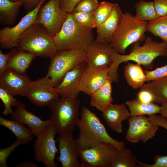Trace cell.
<instances>
[{"label": "cell", "instance_id": "d4e9b609", "mask_svg": "<svg viewBox=\"0 0 167 167\" xmlns=\"http://www.w3.org/2000/svg\"><path fill=\"white\" fill-rule=\"evenodd\" d=\"M124 75L127 84L134 89L140 88L146 81V75L141 65L129 63L124 67Z\"/></svg>", "mask_w": 167, "mask_h": 167}, {"label": "cell", "instance_id": "7dc6e473", "mask_svg": "<svg viewBox=\"0 0 167 167\" xmlns=\"http://www.w3.org/2000/svg\"><path fill=\"white\" fill-rule=\"evenodd\" d=\"M10 0L14 2H17L22 1V0Z\"/></svg>", "mask_w": 167, "mask_h": 167}, {"label": "cell", "instance_id": "4fadbf2b", "mask_svg": "<svg viewBox=\"0 0 167 167\" xmlns=\"http://www.w3.org/2000/svg\"><path fill=\"white\" fill-rule=\"evenodd\" d=\"M26 96L33 104L41 107L48 106L51 101L59 96L52 81L46 75L32 81Z\"/></svg>", "mask_w": 167, "mask_h": 167}, {"label": "cell", "instance_id": "60d3db41", "mask_svg": "<svg viewBox=\"0 0 167 167\" xmlns=\"http://www.w3.org/2000/svg\"><path fill=\"white\" fill-rule=\"evenodd\" d=\"M137 98L144 103L155 102V98L153 95L150 92L146 90H140L137 94Z\"/></svg>", "mask_w": 167, "mask_h": 167}, {"label": "cell", "instance_id": "2e32d148", "mask_svg": "<svg viewBox=\"0 0 167 167\" xmlns=\"http://www.w3.org/2000/svg\"><path fill=\"white\" fill-rule=\"evenodd\" d=\"M32 81L26 74H19L8 68L0 76V88L14 96H26Z\"/></svg>", "mask_w": 167, "mask_h": 167}, {"label": "cell", "instance_id": "7a4b0ae2", "mask_svg": "<svg viewBox=\"0 0 167 167\" xmlns=\"http://www.w3.org/2000/svg\"><path fill=\"white\" fill-rule=\"evenodd\" d=\"M80 116L76 124L79 128V133L76 140L80 150L102 143H111L119 150L125 148L124 141L111 137L99 118L85 106L82 108Z\"/></svg>", "mask_w": 167, "mask_h": 167}, {"label": "cell", "instance_id": "ba28073f", "mask_svg": "<svg viewBox=\"0 0 167 167\" xmlns=\"http://www.w3.org/2000/svg\"><path fill=\"white\" fill-rule=\"evenodd\" d=\"M69 14L61 9L59 0H49L40 8L35 23L43 25L53 38L61 29Z\"/></svg>", "mask_w": 167, "mask_h": 167}, {"label": "cell", "instance_id": "836d02e7", "mask_svg": "<svg viewBox=\"0 0 167 167\" xmlns=\"http://www.w3.org/2000/svg\"><path fill=\"white\" fill-rule=\"evenodd\" d=\"M71 14L73 19L80 24L92 29L96 27L92 12L85 13L73 11Z\"/></svg>", "mask_w": 167, "mask_h": 167}, {"label": "cell", "instance_id": "f6af8a7d", "mask_svg": "<svg viewBox=\"0 0 167 167\" xmlns=\"http://www.w3.org/2000/svg\"><path fill=\"white\" fill-rule=\"evenodd\" d=\"M16 167H37L38 165L35 163L30 161H26L17 164Z\"/></svg>", "mask_w": 167, "mask_h": 167}, {"label": "cell", "instance_id": "74e56055", "mask_svg": "<svg viewBox=\"0 0 167 167\" xmlns=\"http://www.w3.org/2000/svg\"><path fill=\"white\" fill-rule=\"evenodd\" d=\"M153 160L154 163L152 164L138 161L139 167H167V155H156L154 157Z\"/></svg>", "mask_w": 167, "mask_h": 167}, {"label": "cell", "instance_id": "5bb4252c", "mask_svg": "<svg viewBox=\"0 0 167 167\" xmlns=\"http://www.w3.org/2000/svg\"><path fill=\"white\" fill-rule=\"evenodd\" d=\"M59 155L57 159L62 167H81L79 161L80 148L72 132L59 134L57 138Z\"/></svg>", "mask_w": 167, "mask_h": 167}, {"label": "cell", "instance_id": "7402d4cb", "mask_svg": "<svg viewBox=\"0 0 167 167\" xmlns=\"http://www.w3.org/2000/svg\"><path fill=\"white\" fill-rule=\"evenodd\" d=\"M111 79L108 77L104 84L91 96L90 105L102 113L112 104Z\"/></svg>", "mask_w": 167, "mask_h": 167}, {"label": "cell", "instance_id": "277c9868", "mask_svg": "<svg viewBox=\"0 0 167 167\" xmlns=\"http://www.w3.org/2000/svg\"><path fill=\"white\" fill-rule=\"evenodd\" d=\"M92 29L77 22L69 14L61 29L53 38L58 50L84 49L95 40Z\"/></svg>", "mask_w": 167, "mask_h": 167}, {"label": "cell", "instance_id": "484cf974", "mask_svg": "<svg viewBox=\"0 0 167 167\" xmlns=\"http://www.w3.org/2000/svg\"><path fill=\"white\" fill-rule=\"evenodd\" d=\"M125 104L129 108L130 116L155 114L160 113L161 110V106L157 104L143 103L137 98L126 101Z\"/></svg>", "mask_w": 167, "mask_h": 167}, {"label": "cell", "instance_id": "5b68a950", "mask_svg": "<svg viewBox=\"0 0 167 167\" xmlns=\"http://www.w3.org/2000/svg\"><path fill=\"white\" fill-rule=\"evenodd\" d=\"M37 56L52 58L58 51L53 37L42 25L35 23L22 34L16 47Z\"/></svg>", "mask_w": 167, "mask_h": 167}, {"label": "cell", "instance_id": "9a60e30c", "mask_svg": "<svg viewBox=\"0 0 167 167\" xmlns=\"http://www.w3.org/2000/svg\"><path fill=\"white\" fill-rule=\"evenodd\" d=\"M109 68L88 65L84 68L80 79V92L90 96L105 83L108 75Z\"/></svg>", "mask_w": 167, "mask_h": 167}, {"label": "cell", "instance_id": "1f68e13d", "mask_svg": "<svg viewBox=\"0 0 167 167\" xmlns=\"http://www.w3.org/2000/svg\"><path fill=\"white\" fill-rule=\"evenodd\" d=\"M114 5L113 3L102 1L99 3L96 9L92 12L96 27L108 18L112 11Z\"/></svg>", "mask_w": 167, "mask_h": 167}, {"label": "cell", "instance_id": "83f0119b", "mask_svg": "<svg viewBox=\"0 0 167 167\" xmlns=\"http://www.w3.org/2000/svg\"><path fill=\"white\" fill-rule=\"evenodd\" d=\"M23 124L16 121L0 117V125L10 130L16 139L26 144L32 140L33 134L29 128L25 127Z\"/></svg>", "mask_w": 167, "mask_h": 167}, {"label": "cell", "instance_id": "52a82bcc", "mask_svg": "<svg viewBox=\"0 0 167 167\" xmlns=\"http://www.w3.org/2000/svg\"><path fill=\"white\" fill-rule=\"evenodd\" d=\"M84 63H86L84 49L58 50L50 59L46 75L50 78L55 86L67 72Z\"/></svg>", "mask_w": 167, "mask_h": 167}, {"label": "cell", "instance_id": "f1b7e54d", "mask_svg": "<svg viewBox=\"0 0 167 167\" xmlns=\"http://www.w3.org/2000/svg\"><path fill=\"white\" fill-rule=\"evenodd\" d=\"M136 19L140 21H154L159 17L153 2L140 0L135 5Z\"/></svg>", "mask_w": 167, "mask_h": 167}, {"label": "cell", "instance_id": "ab89813d", "mask_svg": "<svg viewBox=\"0 0 167 167\" xmlns=\"http://www.w3.org/2000/svg\"><path fill=\"white\" fill-rule=\"evenodd\" d=\"M153 2L159 17L167 15V0H153Z\"/></svg>", "mask_w": 167, "mask_h": 167}, {"label": "cell", "instance_id": "f35d334b", "mask_svg": "<svg viewBox=\"0 0 167 167\" xmlns=\"http://www.w3.org/2000/svg\"><path fill=\"white\" fill-rule=\"evenodd\" d=\"M82 0H59L61 9L69 14L73 11L75 6Z\"/></svg>", "mask_w": 167, "mask_h": 167}, {"label": "cell", "instance_id": "d6986e66", "mask_svg": "<svg viewBox=\"0 0 167 167\" xmlns=\"http://www.w3.org/2000/svg\"><path fill=\"white\" fill-rule=\"evenodd\" d=\"M15 107L11 114L12 120L27 125L36 136L47 126L52 125L50 119L42 120L34 113L27 110L25 105L19 101L18 100Z\"/></svg>", "mask_w": 167, "mask_h": 167}, {"label": "cell", "instance_id": "bcb514c9", "mask_svg": "<svg viewBox=\"0 0 167 167\" xmlns=\"http://www.w3.org/2000/svg\"><path fill=\"white\" fill-rule=\"evenodd\" d=\"M161 104V116L167 119V103L162 102Z\"/></svg>", "mask_w": 167, "mask_h": 167}, {"label": "cell", "instance_id": "ee69618b", "mask_svg": "<svg viewBox=\"0 0 167 167\" xmlns=\"http://www.w3.org/2000/svg\"><path fill=\"white\" fill-rule=\"evenodd\" d=\"M41 0H22L23 6L28 11L34 9Z\"/></svg>", "mask_w": 167, "mask_h": 167}, {"label": "cell", "instance_id": "4316f807", "mask_svg": "<svg viewBox=\"0 0 167 167\" xmlns=\"http://www.w3.org/2000/svg\"><path fill=\"white\" fill-rule=\"evenodd\" d=\"M142 90L151 92L155 97V102L167 103V75L144 84L140 89Z\"/></svg>", "mask_w": 167, "mask_h": 167}, {"label": "cell", "instance_id": "7bdbcfd3", "mask_svg": "<svg viewBox=\"0 0 167 167\" xmlns=\"http://www.w3.org/2000/svg\"><path fill=\"white\" fill-rule=\"evenodd\" d=\"M11 50L7 54L3 53L0 50V76L7 69V64L11 54Z\"/></svg>", "mask_w": 167, "mask_h": 167}, {"label": "cell", "instance_id": "7c38bea8", "mask_svg": "<svg viewBox=\"0 0 167 167\" xmlns=\"http://www.w3.org/2000/svg\"><path fill=\"white\" fill-rule=\"evenodd\" d=\"M129 127L126 139L133 143L142 141L146 143L153 138L158 126L152 123L145 115L130 116L128 119Z\"/></svg>", "mask_w": 167, "mask_h": 167}, {"label": "cell", "instance_id": "30bf717a", "mask_svg": "<svg viewBox=\"0 0 167 167\" xmlns=\"http://www.w3.org/2000/svg\"><path fill=\"white\" fill-rule=\"evenodd\" d=\"M119 151L113 144L102 143L88 149L80 150L81 167H110Z\"/></svg>", "mask_w": 167, "mask_h": 167}, {"label": "cell", "instance_id": "cb8c5ba5", "mask_svg": "<svg viewBox=\"0 0 167 167\" xmlns=\"http://www.w3.org/2000/svg\"><path fill=\"white\" fill-rule=\"evenodd\" d=\"M22 1L14 2L10 0H0V23L2 25H11L15 22Z\"/></svg>", "mask_w": 167, "mask_h": 167}, {"label": "cell", "instance_id": "d590c367", "mask_svg": "<svg viewBox=\"0 0 167 167\" xmlns=\"http://www.w3.org/2000/svg\"><path fill=\"white\" fill-rule=\"evenodd\" d=\"M98 0H82L75 7L73 11L91 13L97 7Z\"/></svg>", "mask_w": 167, "mask_h": 167}, {"label": "cell", "instance_id": "6da1fadb", "mask_svg": "<svg viewBox=\"0 0 167 167\" xmlns=\"http://www.w3.org/2000/svg\"><path fill=\"white\" fill-rule=\"evenodd\" d=\"M167 56V42H158L148 37L145 40L142 46L140 42L131 45L130 52L128 54H121L113 49L112 52V63L109 68L108 77L113 82L119 79L118 67L123 62L132 61L147 68H151L154 60L159 56Z\"/></svg>", "mask_w": 167, "mask_h": 167}, {"label": "cell", "instance_id": "8d00e7d4", "mask_svg": "<svg viewBox=\"0 0 167 167\" xmlns=\"http://www.w3.org/2000/svg\"><path fill=\"white\" fill-rule=\"evenodd\" d=\"M146 81L149 82L158 79L167 75V63L161 67H157L152 71L146 70Z\"/></svg>", "mask_w": 167, "mask_h": 167}, {"label": "cell", "instance_id": "9c48e42d", "mask_svg": "<svg viewBox=\"0 0 167 167\" xmlns=\"http://www.w3.org/2000/svg\"><path fill=\"white\" fill-rule=\"evenodd\" d=\"M56 134L51 125L45 127L36 136L33 146L36 161L43 163L46 167H56L54 162L58 152L54 137Z\"/></svg>", "mask_w": 167, "mask_h": 167}, {"label": "cell", "instance_id": "b9f144b4", "mask_svg": "<svg viewBox=\"0 0 167 167\" xmlns=\"http://www.w3.org/2000/svg\"><path fill=\"white\" fill-rule=\"evenodd\" d=\"M149 120L154 125L162 127L167 130V119L155 114L148 116Z\"/></svg>", "mask_w": 167, "mask_h": 167}, {"label": "cell", "instance_id": "ac0fdd59", "mask_svg": "<svg viewBox=\"0 0 167 167\" xmlns=\"http://www.w3.org/2000/svg\"><path fill=\"white\" fill-rule=\"evenodd\" d=\"M86 63L81 64L67 72L62 81L55 86L59 96L63 98L77 97L80 91L79 84Z\"/></svg>", "mask_w": 167, "mask_h": 167}, {"label": "cell", "instance_id": "3957f363", "mask_svg": "<svg viewBox=\"0 0 167 167\" xmlns=\"http://www.w3.org/2000/svg\"><path fill=\"white\" fill-rule=\"evenodd\" d=\"M148 24L147 21L139 20L129 12L122 13L109 42L113 48L118 53L125 54L131 45L145 40Z\"/></svg>", "mask_w": 167, "mask_h": 167}, {"label": "cell", "instance_id": "e575fe53", "mask_svg": "<svg viewBox=\"0 0 167 167\" xmlns=\"http://www.w3.org/2000/svg\"><path fill=\"white\" fill-rule=\"evenodd\" d=\"M25 144L23 141L16 139L11 145L0 149V167H7L6 161L8 157L15 148L19 145Z\"/></svg>", "mask_w": 167, "mask_h": 167}, {"label": "cell", "instance_id": "603a6c76", "mask_svg": "<svg viewBox=\"0 0 167 167\" xmlns=\"http://www.w3.org/2000/svg\"><path fill=\"white\" fill-rule=\"evenodd\" d=\"M7 64V67L20 74H25L27 69L37 56L32 53L15 47Z\"/></svg>", "mask_w": 167, "mask_h": 167}, {"label": "cell", "instance_id": "e0dca14e", "mask_svg": "<svg viewBox=\"0 0 167 167\" xmlns=\"http://www.w3.org/2000/svg\"><path fill=\"white\" fill-rule=\"evenodd\" d=\"M113 48L109 42H99L95 40L84 49L88 65L109 68L112 61Z\"/></svg>", "mask_w": 167, "mask_h": 167}, {"label": "cell", "instance_id": "8992f818", "mask_svg": "<svg viewBox=\"0 0 167 167\" xmlns=\"http://www.w3.org/2000/svg\"><path fill=\"white\" fill-rule=\"evenodd\" d=\"M80 104L77 97H59L50 103V119L56 134L72 132L79 118Z\"/></svg>", "mask_w": 167, "mask_h": 167}, {"label": "cell", "instance_id": "ffe728a7", "mask_svg": "<svg viewBox=\"0 0 167 167\" xmlns=\"http://www.w3.org/2000/svg\"><path fill=\"white\" fill-rule=\"evenodd\" d=\"M102 117L107 125L113 131L120 134L123 131L122 122L130 116L129 111L125 104H112L102 113Z\"/></svg>", "mask_w": 167, "mask_h": 167}, {"label": "cell", "instance_id": "4dcf8cb0", "mask_svg": "<svg viewBox=\"0 0 167 167\" xmlns=\"http://www.w3.org/2000/svg\"><path fill=\"white\" fill-rule=\"evenodd\" d=\"M147 29V31L155 36L160 37L163 41L167 42V15L149 22Z\"/></svg>", "mask_w": 167, "mask_h": 167}, {"label": "cell", "instance_id": "d6a6232c", "mask_svg": "<svg viewBox=\"0 0 167 167\" xmlns=\"http://www.w3.org/2000/svg\"><path fill=\"white\" fill-rule=\"evenodd\" d=\"M0 98L4 106L2 114L6 116L11 114L13 112L11 107H16L18 100L14 96L4 89L0 88Z\"/></svg>", "mask_w": 167, "mask_h": 167}, {"label": "cell", "instance_id": "8fae6325", "mask_svg": "<svg viewBox=\"0 0 167 167\" xmlns=\"http://www.w3.org/2000/svg\"><path fill=\"white\" fill-rule=\"evenodd\" d=\"M45 0H41L33 10L27 13L15 26H6L0 30V47L10 49L16 47L20 37L24 32L36 22L37 12Z\"/></svg>", "mask_w": 167, "mask_h": 167}, {"label": "cell", "instance_id": "44dd1931", "mask_svg": "<svg viewBox=\"0 0 167 167\" xmlns=\"http://www.w3.org/2000/svg\"><path fill=\"white\" fill-rule=\"evenodd\" d=\"M122 13L117 3H114L112 11L108 18L96 28L97 35L96 41L109 43Z\"/></svg>", "mask_w": 167, "mask_h": 167}, {"label": "cell", "instance_id": "f546056e", "mask_svg": "<svg viewBox=\"0 0 167 167\" xmlns=\"http://www.w3.org/2000/svg\"><path fill=\"white\" fill-rule=\"evenodd\" d=\"M138 161L129 148H124L113 158L110 167H139Z\"/></svg>", "mask_w": 167, "mask_h": 167}]
</instances>
